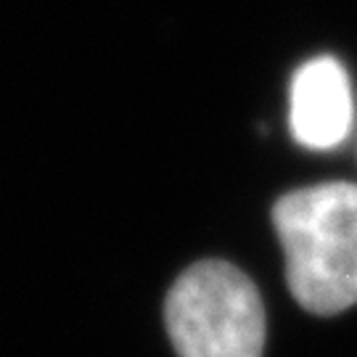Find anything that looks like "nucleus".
<instances>
[{
  "label": "nucleus",
  "mask_w": 357,
  "mask_h": 357,
  "mask_svg": "<svg viewBox=\"0 0 357 357\" xmlns=\"http://www.w3.org/2000/svg\"><path fill=\"white\" fill-rule=\"evenodd\" d=\"M273 222L294 299L315 315L357 305V185L323 183L278 199Z\"/></svg>",
  "instance_id": "nucleus-1"
},
{
  "label": "nucleus",
  "mask_w": 357,
  "mask_h": 357,
  "mask_svg": "<svg viewBox=\"0 0 357 357\" xmlns=\"http://www.w3.org/2000/svg\"><path fill=\"white\" fill-rule=\"evenodd\" d=\"M167 331L180 357H262L265 307L241 270L222 259L196 262L165 305Z\"/></svg>",
  "instance_id": "nucleus-2"
},
{
  "label": "nucleus",
  "mask_w": 357,
  "mask_h": 357,
  "mask_svg": "<svg viewBox=\"0 0 357 357\" xmlns=\"http://www.w3.org/2000/svg\"><path fill=\"white\" fill-rule=\"evenodd\" d=\"M291 132L307 149H333L352 125V90L344 66L331 56L307 61L291 82Z\"/></svg>",
  "instance_id": "nucleus-3"
}]
</instances>
